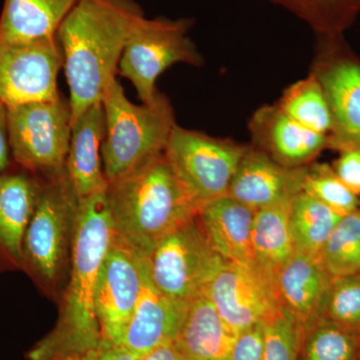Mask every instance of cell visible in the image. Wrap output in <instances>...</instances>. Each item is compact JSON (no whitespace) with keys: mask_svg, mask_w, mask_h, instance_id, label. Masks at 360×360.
Returning a JSON list of instances; mask_svg holds the SVG:
<instances>
[{"mask_svg":"<svg viewBox=\"0 0 360 360\" xmlns=\"http://www.w3.org/2000/svg\"><path fill=\"white\" fill-rule=\"evenodd\" d=\"M238 336L212 302L200 295L189 302L174 345L184 360H231Z\"/></svg>","mask_w":360,"mask_h":360,"instance_id":"21","label":"cell"},{"mask_svg":"<svg viewBox=\"0 0 360 360\" xmlns=\"http://www.w3.org/2000/svg\"><path fill=\"white\" fill-rule=\"evenodd\" d=\"M319 316L360 336V274L333 279Z\"/></svg>","mask_w":360,"mask_h":360,"instance_id":"29","label":"cell"},{"mask_svg":"<svg viewBox=\"0 0 360 360\" xmlns=\"http://www.w3.org/2000/svg\"><path fill=\"white\" fill-rule=\"evenodd\" d=\"M255 210L225 194L208 201L198 210V219L210 243L226 262L252 264L253 219Z\"/></svg>","mask_w":360,"mask_h":360,"instance_id":"20","label":"cell"},{"mask_svg":"<svg viewBox=\"0 0 360 360\" xmlns=\"http://www.w3.org/2000/svg\"><path fill=\"white\" fill-rule=\"evenodd\" d=\"M108 208L116 236L148 257L165 236L198 214L163 155L108 184Z\"/></svg>","mask_w":360,"mask_h":360,"instance_id":"3","label":"cell"},{"mask_svg":"<svg viewBox=\"0 0 360 360\" xmlns=\"http://www.w3.org/2000/svg\"><path fill=\"white\" fill-rule=\"evenodd\" d=\"M248 146L175 124L165 156L198 208L227 194Z\"/></svg>","mask_w":360,"mask_h":360,"instance_id":"9","label":"cell"},{"mask_svg":"<svg viewBox=\"0 0 360 360\" xmlns=\"http://www.w3.org/2000/svg\"><path fill=\"white\" fill-rule=\"evenodd\" d=\"M264 360H298L300 328L285 310L264 322Z\"/></svg>","mask_w":360,"mask_h":360,"instance_id":"31","label":"cell"},{"mask_svg":"<svg viewBox=\"0 0 360 360\" xmlns=\"http://www.w3.org/2000/svg\"><path fill=\"white\" fill-rule=\"evenodd\" d=\"M149 277L161 293L189 302L226 262L213 248L198 214L165 236L148 258Z\"/></svg>","mask_w":360,"mask_h":360,"instance_id":"8","label":"cell"},{"mask_svg":"<svg viewBox=\"0 0 360 360\" xmlns=\"http://www.w3.org/2000/svg\"><path fill=\"white\" fill-rule=\"evenodd\" d=\"M115 234L106 191L78 198L70 281L58 319L51 333L26 352V359L52 360L103 342L96 309L97 281Z\"/></svg>","mask_w":360,"mask_h":360,"instance_id":"2","label":"cell"},{"mask_svg":"<svg viewBox=\"0 0 360 360\" xmlns=\"http://www.w3.org/2000/svg\"><path fill=\"white\" fill-rule=\"evenodd\" d=\"M302 191L316 198L340 217L360 208L359 198L345 186L333 167L326 163L307 165Z\"/></svg>","mask_w":360,"mask_h":360,"instance_id":"28","label":"cell"},{"mask_svg":"<svg viewBox=\"0 0 360 360\" xmlns=\"http://www.w3.org/2000/svg\"><path fill=\"white\" fill-rule=\"evenodd\" d=\"M250 130L255 148L284 167H307L328 148V135L305 129L278 105L258 110L251 118Z\"/></svg>","mask_w":360,"mask_h":360,"instance_id":"14","label":"cell"},{"mask_svg":"<svg viewBox=\"0 0 360 360\" xmlns=\"http://www.w3.org/2000/svg\"><path fill=\"white\" fill-rule=\"evenodd\" d=\"M77 0H4L0 39L33 40L56 37Z\"/></svg>","mask_w":360,"mask_h":360,"instance_id":"23","label":"cell"},{"mask_svg":"<svg viewBox=\"0 0 360 360\" xmlns=\"http://www.w3.org/2000/svg\"><path fill=\"white\" fill-rule=\"evenodd\" d=\"M11 153L9 148L8 129H7V108L0 101V174H4L11 167Z\"/></svg>","mask_w":360,"mask_h":360,"instance_id":"35","label":"cell"},{"mask_svg":"<svg viewBox=\"0 0 360 360\" xmlns=\"http://www.w3.org/2000/svg\"><path fill=\"white\" fill-rule=\"evenodd\" d=\"M298 360H360V336L315 317L300 328Z\"/></svg>","mask_w":360,"mask_h":360,"instance_id":"25","label":"cell"},{"mask_svg":"<svg viewBox=\"0 0 360 360\" xmlns=\"http://www.w3.org/2000/svg\"><path fill=\"white\" fill-rule=\"evenodd\" d=\"M277 105L305 129L328 136L330 134L333 118L316 75H310L288 87Z\"/></svg>","mask_w":360,"mask_h":360,"instance_id":"26","label":"cell"},{"mask_svg":"<svg viewBox=\"0 0 360 360\" xmlns=\"http://www.w3.org/2000/svg\"><path fill=\"white\" fill-rule=\"evenodd\" d=\"M193 21L187 18L169 20L142 18L130 34L118 73L127 78L142 103H150L160 94L156 80L176 63L200 65V54L188 33Z\"/></svg>","mask_w":360,"mask_h":360,"instance_id":"7","label":"cell"},{"mask_svg":"<svg viewBox=\"0 0 360 360\" xmlns=\"http://www.w3.org/2000/svg\"><path fill=\"white\" fill-rule=\"evenodd\" d=\"M292 9L315 27L336 32L347 25L360 9V0H272Z\"/></svg>","mask_w":360,"mask_h":360,"instance_id":"30","label":"cell"},{"mask_svg":"<svg viewBox=\"0 0 360 360\" xmlns=\"http://www.w3.org/2000/svg\"><path fill=\"white\" fill-rule=\"evenodd\" d=\"M316 77L322 85L333 118L328 148H360V65L341 59L324 66Z\"/></svg>","mask_w":360,"mask_h":360,"instance_id":"17","label":"cell"},{"mask_svg":"<svg viewBox=\"0 0 360 360\" xmlns=\"http://www.w3.org/2000/svg\"><path fill=\"white\" fill-rule=\"evenodd\" d=\"M307 168V165L284 167L255 146L248 148L232 177L227 195L255 212L292 200L302 191Z\"/></svg>","mask_w":360,"mask_h":360,"instance_id":"13","label":"cell"},{"mask_svg":"<svg viewBox=\"0 0 360 360\" xmlns=\"http://www.w3.org/2000/svg\"><path fill=\"white\" fill-rule=\"evenodd\" d=\"M340 214L302 191L291 201L290 229L295 252L319 257L322 246L338 222Z\"/></svg>","mask_w":360,"mask_h":360,"instance_id":"24","label":"cell"},{"mask_svg":"<svg viewBox=\"0 0 360 360\" xmlns=\"http://www.w3.org/2000/svg\"><path fill=\"white\" fill-rule=\"evenodd\" d=\"M189 302L161 293L151 283L148 269L122 347L139 359L156 348L172 345L179 335Z\"/></svg>","mask_w":360,"mask_h":360,"instance_id":"15","label":"cell"},{"mask_svg":"<svg viewBox=\"0 0 360 360\" xmlns=\"http://www.w3.org/2000/svg\"><path fill=\"white\" fill-rule=\"evenodd\" d=\"M63 68L58 37L0 39V101L9 108L56 98Z\"/></svg>","mask_w":360,"mask_h":360,"instance_id":"10","label":"cell"},{"mask_svg":"<svg viewBox=\"0 0 360 360\" xmlns=\"http://www.w3.org/2000/svg\"><path fill=\"white\" fill-rule=\"evenodd\" d=\"M144 13L135 0H77L56 37L70 87L71 122L103 101L123 49Z\"/></svg>","mask_w":360,"mask_h":360,"instance_id":"1","label":"cell"},{"mask_svg":"<svg viewBox=\"0 0 360 360\" xmlns=\"http://www.w3.org/2000/svg\"><path fill=\"white\" fill-rule=\"evenodd\" d=\"M333 168L345 186L360 200V148L340 151Z\"/></svg>","mask_w":360,"mask_h":360,"instance_id":"33","label":"cell"},{"mask_svg":"<svg viewBox=\"0 0 360 360\" xmlns=\"http://www.w3.org/2000/svg\"><path fill=\"white\" fill-rule=\"evenodd\" d=\"M333 278L321 259L295 252L276 276L277 297L281 309L302 328L319 316Z\"/></svg>","mask_w":360,"mask_h":360,"instance_id":"19","label":"cell"},{"mask_svg":"<svg viewBox=\"0 0 360 360\" xmlns=\"http://www.w3.org/2000/svg\"><path fill=\"white\" fill-rule=\"evenodd\" d=\"M231 360H264V324H257L238 336Z\"/></svg>","mask_w":360,"mask_h":360,"instance_id":"32","label":"cell"},{"mask_svg":"<svg viewBox=\"0 0 360 360\" xmlns=\"http://www.w3.org/2000/svg\"><path fill=\"white\" fill-rule=\"evenodd\" d=\"M1 182H2V174H0V186H1Z\"/></svg>","mask_w":360,"mask_h":360,"instance_id":"37","label":"cell"},{"mask_svg":"<svg viewBox=\"0 0 360 360\" xmlns=\"http://www.w3.org/2000/svg\"><path fill=\"white\" fill-rule=\"evenodd\" d=\"M292 200L260 208L253 219L251 243L255 265L274 283L277 272L295 253L290 229Z\"/></svg>","mask_w":360,"mask_h":360,"instance_id":"22","label":"cell"},{"mask_svg":"<svg viewBox=\"0 0 360 360\" xmlns=\"http://www.w3.org/2000/svg\"><path fill=\"white\" fill-rule=\"evenodd\" d=\"M52 360H139V359L122 345H112L103 340L96 347Z\"/></svg>","mask_w":360,"mask_h":360,"instance_id":"34","label":"cell"},{"mask_svg":"<svg viewBox=\"0 0 360 360\" xmlns=\"http://www.w3.org/2000/svg\"><path fill=\"white\" fill-rule=\"evenodd\" d=\"M41 179L20 169L2 174L0 186V272L22 269L23 240L39 201Z\"/></svg>","mask_w":360,"mask_h":360,"instance_id":"16","label":"cell"},{"mask_svg":"<svg viewBox=\"0 0 360 360\" xmlns=\"http://www.w3.org/2000/svg\"><path fill=\"white\" fill-rule=\"evenodd\" d=\"M202 295L238 335L264 324L281 309L276 284L252 264L225 262Z\"/></svg>","mask_w":360,"mask_h":360,"instance_id":"12","label":"cell"},{"mask_svg":"<svg viewBox=\"0 0 360 360\" xmlns=\"http://www.w3.org/2000/svg\"><path fill=\"white\" fill-rule=\"evenodd\" d=\"M319 259L333 279L360 274V208L341 217Z\"/></svg>","mask_w":360,"mask_h":360,"instance_id":"27","label":"cell"},{"mask_svg":"<svg viewBox=\"0 0 360 360\" xmlns=\"http://www.w3.org/2000/svg\"><path fill=\"white\" fill-rule=\"evenodd\" d=\"M70 101L59 94L51 101L7 108L11 160L37 176L65 169L71 135Z\"/></svg>","mask_w":360,"mask_h":360,"instance_id":"6","label":"cell"},{"mask_svg":"<svg viewBox=\"0 0 360 360\" xmlns=\"http://www.w3.org/2000/svg\"><path fill=\"white\" fill-rule=\"evenodd\" d=\"M104 135L103 101L92 104L72 122L65 167L78 198L108 191L101 160Z\"/></svg>","mask_w":360,"mask_h":360,"instance_id":"18","label":"cell"},{"mask_svg":"<svg viewBox=\"0 0 360 360\" xmlns=\"http://www.w3.org/2000/svg\"><path fill=\"white\" fill-rule=\"evenodd\" d=\"M77 205L66 168L41 180L39 201L23 240L21 270L46 295L56 290L68 264Z\"/></svg>","mask_w":360,"mask_h":360,"instance_id":"5","label":"cell"},{"mask_svg":"<svg viewBox=\"0 0 360 360\" xmlns=\"http://www.w3.org/2000/svg\"><path fill=\"white\" fill-rule=\"evenodd\" d=\"M146 258L115 234L99 270L96 288V316L104 341L122 345L146 278Z\"/></svg>","mask_w":360,"mask_h":360,"instance_id":"11","label":"cell"},{"mask_svg":"<svg viewBox=\"0 0 360 360\" xmlns=\"http://www.w3.org/2000/svg\"><path fill=\"white\" fill-rule=\"evenodd\" d=\"M139 360H184L181 355L177 352L174 343L172 345H163V347L156 348L153 352L144 355Z\"/></svg>","mask_w":360,"mask_h":360,"instance_id":"36","label":"cell"},{"mask_svg":"<svg viewBox=\"0 0 360 360\" xmlns=\"http://www.w3.org/2000/svg\"><path fill=\"white\" fill-rule=\"evenodd\" d=\"M103 104L105 135L101 160L110 184L163 155L176 122L167 96L160 92L153 103L136 105L117 79L106 89Z\"/></svg>","mask_w":360,"mask_h":360,"instance_id":"4","label":"cell"}]
</instances>
